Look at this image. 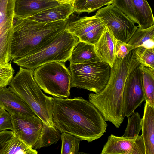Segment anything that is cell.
<instances>
[{"instance_id": "6da1fadb", "label": "cell", "mask_w": 154, "mask_h": 154, "mask_svg": "<svg viewBox=\"0 0 154 154\" xmlns=\"http://www.w3.org/2000/svg\"><path fill=\"white\" fill-rule=\"evenodd\" d=\"M52 119L62 133L66 132L88 142L100 138L108 124L97 108L81 97L53 98Z\"/></svg>"}, {"instance_id": "7a4b0ae2", "label": "cell", "mask_w": 154, "mask_h": 154, "mask_svg": "<svg viewBox=\"0 0 154 154\" xmlns=\"http://www.w3.org/2000/svg\"><path fill=\"white\" fill-rule=\"evenodd\" d=\"M67 19L40 22L29 18L14 17L11 42V59L23 57L45 45L66 29Z\"/></svg>"}, {"instance_id": "3957f363", "label": "cell", "mask_w": 154, "mask_h": 154, "mask_svg": "<svg viewBox=\"0 0 154 154\" xmlns=\"http://www.w3.org/2000/svg\"><path fill=\"white\" fill-rule=\"evenodd\" d=\"M134 69L128 62L116 60L112 67L108 82L99 93H90L89 100L99 110L105 121L113 124L117 128L124 118L123 109V94L126 79Z\"/></svg>"}, {"instance_id": "277c9868", "label": "cell", "mask_w": 154, "mask_h": 154, "mask_svg": "<svg viewBox=\"0 0 154 154\" xmlns=\"http://www.w3.org/2000/svg\"><path fill=\"white\" fill-rule=\"evenodd\" d=\"M34 70L20 67L8 88L20 97L44 123L54 126L52 119L53 98L42 91L33 76Z\"/></svg>"}, {"instance_id": "5b68a950", "label": "cell", "mask_w": 154, "mask_h": 154, "mask_svg": "<svg viewBox=\"0 0 154 154\" xmlns=\"http://www.w3.org/2000/svg\"><path fill=\"white\" fill-rule=\"evenodd\" d=\"M78 38L66 29L39 49L13 62L25 68L34 70L43 64L53 62L68 60Z\"/></svg>"}, {"instance_id": "8992f818", "label": "cell", "mask_w": 154, "mask_h": 154, "mask_svg": "<svg viewBox=\"0 0 154 154\" xmlns=\"http://www.w3.org/2000/svg\"><path fill=\"white\" fill-rule=\"evenodd\" d=\"M64 63L53 62L35 69L34 78L45 93L59 98H68L70 94L71 75Z\"/></svg>"}, {"instance_id": "52a82bcc", "label": "cell", "mask_w": 154, "mask_h": 154, "mask_svg": "<svg viewBox=\"0 0 154 154\" xmlns=\"http://www.w3.org/2000/svg\"><path fill=\"white\" fill-rule=\"evenodd\" d=\"M71 88L76 87L97 93L105 87L111 67L101 61L79 64L70 63Z\"/></svg>"}, {"instance_id": "ba28073f", "label": "cell", "mask_w": 154, "mask_h": 154, "mask_svg": "<svg viewBox=\"0 0 154 154\" xmlns=\"http://www.w3.org/2000/svg\"><path fill=\"white\" fill-rule=\"evenodd\" d=\"M95 15L112 31L117 39L126 43L138 28L134 22L112 4L99 9Z\"/></svg>"}, {"instance_id": "9c48e42d", "label": "cell", "mask_w": 154, "mask_h": 154, "mask_svg": "<svg viewBox=\"0 0 154 154\" xmlns=\"http://www.w3.org/2000/svg\"><path fill=\"white\" fill-rule=\"evenodd\" d=\"M105 26L100 19L95 15L80 17L73 13L67 19L66 29L79 40L94 45Z\"/></svg>"}, {"instance_id": "30bf717a", "label": "cell", "mask_w": 154, "mask_h": 154, "mask_svg": "<svg viewBox=\"0 0 154 154\" xmlns=\"http://www.w3.org/2000/svg\"><path fill=\"white\" fill-rule=\"evenodd\" d=\"M140 65L128 75L124 85L123 109L124 117L127 118L132 114L143 102L146 101Z\"/></svg>"}, {"instance_id": "8fae6325", "label": "cell", "mask_w": 154, "mask_h": 154, "mask_svg": "<svg viewBox=\"0 0 154 154\" xmlns=\"http://www.w3.org/2000/svg\"><path fill=\"white\" fill-rule=\"evenodd\" d=\"M11 116L14 135L33 148L41 134L42 121L36 115L15 113Z\"/></svg>"}, {"instance_id": "7c38bea8", "label": "cell", "mask_w": 154, "mask_h": 154, "mask_svg": "<svg viewBox=\"0 0 154 154\" xmlns=\"http://www.w3.org/2000/svg\"><path fill=\"white\" fill-rule=\"evenodd\" d=\"M101 154H145L142 135L129 137L111 134L103 146Z\"/></svg>"}, {"instance_id": "4fadbf2b", "label": "cell", "mask_w": 154, "mask_h": 154, "mask_svg": "<svg viewBox=\"0 0 154 154\" xmlns=\"http://www.w3.org/2000/svg\"><path fill=\"white\" fill-rule=\"evenodd\" d=\"M61 4L53 0H16L14 17L28 18Z\"/></svg>"}, {"instance_id": "5bb4252c", "label": "cell", "mask_w": 154, "mask_h": 154, "mask_svg": "<svg viewBox=\"0 0 154 154\" xmlns=\"http://www.w3.org/2000/svg\"><path fill=\"white\" fill-rule=\"evenodd\" d=\"M0 106L11 115L15 113L36 115L26 103L8 88H0Z\"/></svg>"}, {"instance_id": "9a60e30c", "label": "cell", "mask_w": 154, "mask_h": 154, "mask_svg": "<svg viewBox=\"0 0 154 154\" xmlns=\"http://www.w3.org/2000/svg\"><path fill=\"white\" fill-rule=\"evenodd\" d=\"M116 39L112 31L106 26L99 39L94 45L100 60L112 67L116 58L115 45Z\"/></svg>"}, {"instance_id": "2e32d148", "label": "cell", "mask_w": 154, "mask_h": 154, "mask_svg": "<svg viewBox=\"0 0 154 154\" xmlns=\"http://www.w3.org/2000/svg\"><path fill=\"white\" fill-rule=\"evenodd\" d=\"M141 130L145 154H154V107L147 101L144 107Z\"/></svg>"}, {"instance_id": "e0dca14e", "label": "cell", "mask_w": 154, "mask_h": 154, "mask_svg": "<svg viewBox=\"0 0 154 154\" xmlns=\"http://www.w3.org/2000/svg\"><path fill=\"white\" fill-rule=\"evenodd\" d=\"M75 11L73 3H62L28 18L40 22H51L67 19Z\"/></svg>"}, {"instance_id": "ac0fdd59", "label": "cell", "mask_w": 154, "mask_h": 154, "mask_svg": "<svg viewBox=\"0 0 154 154\" xmlns=\"http://www.w3.org/2000/svg\"><path fill=\"white\" fill-rule=\"evenodd\" d=\"M68 60L73 64L100 61L95 53L94 45L79 40L73 48Z\"/></svg>"}, {"instance_id": "d6986e66", "label": "cell", "mask_w": 154, "mask_h": 154, "mask_svg": "<svg viewBox=\"0 0 154 154\" xmlns=\"http://www.w3.org/2000/svg\"><path fill=\"white\" fill-rule=\"evenodd\" d=\"M136 14L138 28L145 29L154 25L152 9L147 0H131Z\"/></svg>"}, {"instance_id": "ffe728a7", "label": "cell", "mask_w": 154, "mask_h": 154, "mask_svg": "<svg viewBox=\"0 0 154 154\" xmlns=\"http://www.w3.org/2000/svg\"><path fill=\"white\" fill-rule=\"evenodd\" d=\"M127 44L133 49L140 47L154 48V25L145 29L137 28Z\"/></svg>"}, {"instance_id": "44dd1931", "label": "cell", "mask_w": 154, "mask_h": 154, "mask_svg": "<svg viewBox=\"0 0 154 154\" xmlns=\"http://www.w3.org/2000/svg\"><path fill=\"white\" fill-rule=\"evenodd\" d=\"M142 75L143 86L145 101L154 107V69L140 65Z\"/></svg>"}, {"instance_id": "7402d4cb", "label": "cell", "mask_w": 154, "mask_h": 154, "mask_svg": "<svg viewBox=\"0 0 154 154\" xmlns=\"http://www.w3.org/2000/svg\"><path fill=\"white\" fill-rule=\"evenodd\" d=\"M61 135L60 132L55 126H49L43 123L39 137L33 149L36 150L56 143Z\"/></svg>"}, {"instance_id": "603a6c76", "label": "cell", "mask_w": 154, "mask_h": 154, "mask_svg": "<svg viewBox=\"0 0 154 154\" xmlns=\"http://www.w3.org/2000/svg\"><path fill=\"white\" fill-rule=\"evenodd\" d=\"M114 0H75L73 3L75 11L79 14L90 13L103 6L112 4Z\"/></svg>"}, {"instance_id": "cb8c5ba5", "label": "cell", "mask_w": 154, "mask_h": 154, "mask_svg": "<svg viewBox=\"0 0 154 154\" xmlns=\"http://www.w3.org/2000/svg\"><path fill=\"white\" fill-rule=\"evenodd\" d=\"M38 152L14 136L5 148L3 154H37Z\"/></svg>"}, {"instance_id": "d4e9b609", "label": "cell", "mask_w": 154, "mask_h": 154, "mask_svg": "<svg viewBox=\"0 0 154 154\" xmlns=\"http://www.w3.org/2000/svg\"><path fill=\"white\" fill-rule=\"evenodd\" d=\"M61 154H77L79 153L81 140L76 137L66 132L62 133Z\"/></svg>"}, {"instance_id": "484cf974", "label": "cell", "mask_w": 154, "mask_h": 154, "mask_svg": "<svg viewBox=\"0 0 154 154\" xmlns=\"http://www.w3.org/2000/svg\"><path fill=\"white\" fill-rule=\"evenodd\" d=\"M128 119L126 128L122 136L131 137L138 136L142 128V118L138 112H134Z\"/></svg>"}, {"instance_id": "4316f807", "label": "cell", "mask_w": 154, "mask_h": 154, "mask_svg": "<svg viewBox=\"0 0 154 154\" xmlns=\"http://www.w3.org/2000/svg\"><path fill=\"white\" fill-rule=\"evenodd\" d=\"M134 51L140 64L154 69V48L140 47L134 49Z\"/></svg>"}, {"instance_id": "83f0119b", "label": "cell", "mask_w": 154, "mask_h": 154, "mask_svg": "<svg viewBox=\"0 0 154 154\" xmlns=\"http://www.w3.org/2000/svg\"><path fill=\"white\" fill-rule=\"evenodd\" d=\"M112 4L129 17L134 23L138 24L136 14L131 0H114Z\"/></svg>"}, {"instance_id": "f1b7e54d", "label": "cell", "mask_w": 154, "mask_h": 154, "mask_svg": "<svg viewBox=\"0 0 154 154\" xmlns=\"http://www.w3.org/2000/svg\"><path fill=\"white\" fill-rule=\"evenodd\" d=\"M14 72L9 63L0 64V88L6 87L9 85L13 77Z\"/></svg>"}, {"instance_id": "f546056e", "label": "cell", "mask_w": 154, "mask_h": 154, "mask_svg": "<svg viewBox=\"0 0 154 154\" xmlns=\"http://www.w3.org/2000/svg\"><path fill=\"white\" fill-rule=\"evenodd\" d=\"M133 49L132 47L127 43L116 39L115 45V54L117 58H124Z\"/></svg>"}, {"instance_id": "4dcf8cb0", "label": "cell", "mask_w": 154, "mask_h": 154, "mask_svg": "<svg viewBox=\"0 0 154 154\" xmlns=\"http://www.w3.org/2000/svg\"><path fill=\"white\" fill-rule=\"evenodd\" d=\"M13 129L11 116L9 113L5 110L3 114L0 116V132Z\"/></svg>"}, {"instance_id": "1f68e13d", "label": "cell", "mask_w": 154, "mask_h": 154, "mask_svg": "<svg viewBox=\"0 0 154 154\" xmlns=\"http://www.w3.org/2000/svg\"><path fill=\"white\" fill-rule=\"evenodd\" d=\"M14 136L12 131L5 130L0 132V154H3L7 144Z\"/></svg>"}, {"instance_id": "d6a6232c", "label": "cell", "mask_w": 154, "mask_h": 154, "mask_svg": "<svg viewBox=\"0 0 154 154\" xmlns=\"http://www.w3.org/2000/svg\"><path fill=\"white\" fill-rule=\"evenodd\" d=\"M57 1L62 3H73L75 0H53Z\"/></svg>"}, {"instance_id": "836d02e7", "label": "cell", "mask_w": 154, "mask_h": 154, "mask_svg": "<svg viewBox=\"0 0 154 154\" xmlns=\"http://www.w3.org/2000/svg\"><path fill=\"white\" fill-rule=\"evenodd\" d=\"M5 110L0 106V116L2 115L4 112Z\"/></svg>"}]
</instances>
